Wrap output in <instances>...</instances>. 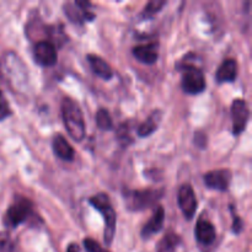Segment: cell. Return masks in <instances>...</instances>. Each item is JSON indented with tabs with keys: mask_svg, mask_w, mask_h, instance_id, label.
I'll return each mask as SVG.
<instances>
[{
	"mask_svg": "<svg viewBox=\"0 0 252 252\" xmlns=\"http://www.w3.org/2000/svg\"><path fill=\"white\" fill-rule=\"evenodd\" d=\"M62 117L69 135L75 142H81L85 137L86 130L80 106L70 97H64L62 101Z\"/></svg>",
	"mask_w": 252,
	"mask_h": 252,
	"instance_id": "1",
	"label": "cell"
},
{
	"mask_svg": "<svg viewBox=\"0 0 252 252\" xmlns=\"http://www.w3.org/2000/svg\"><path fill=\"white\" fill-rule=\"evenodd\" d=\"M89 203L103 217V220H105L103 240L106 245L110 246L116 233V212L112 208L110 198L106 193H97L89 199Z\"/></svg>",
	"mask_w": 252,
	"mask_h": 252,
	"instance_id": "2",
	"label": "cell"
},
{
	"mask_svg": "<svg viewBox=\"0 0 252 252\" xmlns=\"http://www.w3.org/2000/svg\"><path fill=\"white\" fill-rule=\"evenodd\" d=\"M27 68H25L21 59L12 52H9L2 59V70L14 90H21L27 85Z\"/></svg>",
	"mask_w": 252,
	"mask_h": 252,
	"instance_id": "3",
	"label": "cell"
},
{
	"mask_svg": "<svg viewBox=\"0 0 252 252\" xmlns=\"http://www.w3.org/2000/svg\"><path fill=\"white\" fill-rule=\"evenodd\" d=\"M164 194V189H134L126 191L125 201L128 209L133 212L144 211V209L154 207Z\"/></svg>",
	"mask_w": 252,
	"mask_h": 252,
	"instance_id": "4",
	"label": "cell"
},
{
	"mask_svg": "<svg viewBox=\"0 0 252 252\" xmlns=\"http://www.w3.org/2000/svg\"><path fill=\"white\" fill-rule=\"evenodd\" d=\"M180 70H182L181 86L185 93L189 94V95H197V94L204 91L206 78H204L203 71L198 66L193 65V64L182 63Z\"/></svg>",
	"mask_w": 252,
	"mask_h": 252,
	"instance_id": "5",
	"label": "cell"
},
{
	"mask_svg": "<svg viewBox=\"0 0 252 252\" xmlns=\"http://www.w3.org/2000/svg\"><path fill=\"white\" fill-rule=\"evenodd\" d=\"M32 202L25 197H17L14 203L9 207L4 217V224L9 228H16L25 223L32 214Z\"/></svg>",
	"mask_w": 252,
	"mask_h": 252,
	"instance_id": "6",
	"label": "cell"
},
{
	"mask_svg": "<svg viewBox=\"0 0 252 252\" xmlns=\"http://www.w3.org/2000/svg\"><path fill=\"white\" fill-rule=\"evenodd\" d=\"M231 121H233V133L234 135H240L245 130L246 125L250 118V110L249 105L244 98H235L231 103L230 108Z\"/></svg>",
	"mask_w": 252,
	"mask_h": 252,
	"instance_id": "7",
	"label": "cell"
},
{
	"mask_svg": "<svg viewBox=\"0 0 252 252\" xmlns=\"http://www.w3.org/2000/svg\"><path fill=\"white\" fill-rule=\"evenodd\" d=\"M179 207L181 209L182 214L185 216V218L187 220H191L193 218V216L196 214L197 207H198V203H197L196 193H194L193 189L191 187V185L186 184L182 185L180 187L179 191Z\"/></svg>",
	"mask_w": 252,
	"mask_h": 252,
	"instance_id": "8",
	"label": "cell"
},
{
	"mask_svg": "<svg viewBox=\"0 0 252 252\" xmlns=\"http://www.w3.org/2000/svg\"><path fill=\"white\" fill-rule=\"evenodd\" d=\"M34 61L42 66H53L57 63L58 54L56 46L49 41H38L33 47Z\"/></svg>",
	"mask_w": 252,
	"mask_h": 252,
	"instance_id": "9",
	"label": "cell"
},
{
	"mask_svg": "<svg viewBox=\"0 0 252 252\" xmlns=\"http://www.w3.org/2000/svg\"><path fill=\"white\" fill-rule=\"evenodd\" d=\"M231 171L228 169L213 170V171L207 172L203 176L204 184L207 187L217 191H226L231 181Z\"/></svg>",
	"mask_w": 252,
	"mask_h": 252,
	"instance_id": "10",
	"label": "cell"
},
{
	"mask_svg": "<svg viewBox=\"0 0 252 252\" xmlns=\"http://www.w3.org/2000/svg\"><path fill=\"white\" fill-rule=\"evenodd\" d=\"M132 53L139 62L147 65H152L158 61V57H159V43L152 42V43L140 44L133 48Z\"/></svg>",
	"mask_w": 252,
	"mask_h": 252,
	"instance_id": "11",
	"label": "cell"
},
{
	"mask_svg": "<svg viewBox=\"0 0 252 252\" xmlns=\"http://www.w3.org/2000/svg\"><path fill=\"white\" fill-rule=\"evenodd\" d=\"M216 228H214L213 224L208 220V219L201 218L198 219L196 224V238L197 241L199 244H203V245H211L216 240Z\"/></svg>",
	"mask_w": 252,
	"mask_h": 252,
	"instance_id": "12",
	"label": "cell"
},
{
	"mask_svg": "<svg viewBox=\"0 0 252 252\" xmlns=\"http://www.w3.org/2000/svg\"><path fill=\"white\" fill-rule=\"evenodd\" d=\"M164 220H165V211L162 207H158L155 209L154 214H153L152 218L148 220V223L143 226L142 229V236L144 239L150 238L154 234L159 233L160 230L164 226Z\"/></svg>",
	"mask_w": 252,
	"mask_h": 252,
	"instance_id": "13",
	"label": "cell"
},
{
	"mask_svg": "<svg viewBox=\"0 0 252 252\" xmlns=\"http://www.w3.org/2000/svg\"><path fill=\"white\" fill-rule=\"evenodd\" d=\"M238 76V63L235 59L228 58L219 65L216 78L218 83H233Z\"/></svg>",
	"mask_w": 252,
	"mask_h": 252,
	"instance_id": "14",
	"label": "cell"
},
{
	"mask_svg": "<svg viewBox=\"0 0 252 252\" xmlns=\"http://www.w3.org/2000/svg\"><path fill=\"white\" fill-rule=\"evenodd\" d=\"M52 148L53 152L59 159L64 160V161H71L74 159V149L68 140L63 137L62 134H56L52 140Z\"/></svg>",
	"mask_w": 252,
	"mask_h": 252,
	"instance_id": "15",
	"label": "cell"
},
{
	"mask_svg": "<svg viewBox=\"0 0 252 252\" xmlns=\"http://www.w3.org/2000/svg\"><path fill=\"white\" fill-rule=\"evenodd\" d=\"M88 61L90 63L91 69H93L94 73L97 76H100L101 79H105V80H110L113 76V70L111 68L110 64L102 59L101 57L96 56V54H89Z\"/></svg>",
	"mask_w": 252,
	"mask_h": 252,
	"instance_id": "16",
	"label": "cell"
},
{
	"mask_svg": "<svg viewBox=\"0 0 252 252\" xmlns=\"http://www.w3.org/2000/svg\"><path fill=\"white\" fill-rule=\"evenodd\" d=\"M161 118L162 112L160 110H155L154 112L150 113L149 117L138 127V135L143 138H147L150 134H153L158 129V127H159L160 122H161Z\"/></svg>",
	"mask_w": 252,
	"mask_h": 252,
	"instance_id": "17",
	"label": "cell"
},
{
	"mask_svg": "<svg viewBox=\"0 0 252 252\" xmlns=\"http://www.w3.org/2000/svg\"><path fill=\"white\" fill-rule=\"evenodd\" d=\"M64 12L66 14V16L70 19L71 22L74 24H83L85 21H93V19L95 17V15L91 14L89 10H83L79 9L75 4H65L64 5Z\"/></svg>",
	"mask_w": 252,
	"mask_h": 252,
	"instance_id": "18",
	"label": "cell"
},
{
	"mask_svg": "<svg viewBox=\"0 0 252 252\" xmlns=\"http://www.w3.org/2000/svg\"><path fill=\"white\" fill-rule=\"evenodd\" d=\"M181 244V239L176 234H167L159 244V249L158 252H175L179 245Z\"/></svg>",
	"mask_w": 252,
	"mask_h": 252,
	"instance_id": "19",
	"label": "cell"
},
{
	"mask_svg": "<svg viewBox=\"0 0 252 252\" xmlns=\"http://www.w3.org/2000/svg\"><path fill=\"white\" fill-rule=\"evenodd\" d=\"M96 123L97 127L102 130H111L113 128L112 117L106 108H100L96 112Z\"/></svg>",
	"mask_w": 252,
	"mask_h": 252,
	"instance_id": "20",
	"label": "cell"
},
{
	"mask_svg": "<svg viewBox=\"0 0 252 252\" xmlns=\"http://www.w3.org/2000/svg\"><path fill=\"white\" fill-rule=\"evenodd\" d=\"M165 4H166V1H164V0H152V1L148 2V4L145 5L144 9H143L142 17H144V19H150V17H153L154 15H157L158 12L165 6Z\"/></svg>",
	"mask_w": 252,
	"mask_h": 252,
	"instance_id": "21",
	"label": "cell"
},
{
	"mask_svg": "<svg viewBox=\"0 0 252 252\" xmlns=\"http://www.w3.org/2000/svg\"><path fill=\"white\" fill-rule=\"evenodd\" d=\"M10 115H11V108H10L9 102L5 98L2 91L0 90V121L6 120Z\"/></svg>",
	"mask_w": 252,
	"mask_h": 252,
	"instance_id": "22",
	"label": "cell"
},
{
	"mask_svg": "<svg viewBox=\"0 0 252 252\" xmlns=\"http://www.w3.org/2000/svg\"><path fill=\"white\" fill-rule=\"evenodd\" d=\"M83 244L84 248H85V250L88 252H108L107 250H103L100 246V244L97 241L93 240V239H84Z\"/></svg>",
	"mask_w": 252,
	"mask_h": 252,
	"instance_id": "23",
	"label": "cell"
},
{
	"mask_svg": "<svg viewBox=\"0 0 252 252\" xmlns=\"http://www.w3.org/2000/svg\"><path fill=\"white\" fill-rule=\"evenodd\" d=\"M231 212H234L233 208H231ZM231 230L235 234H240L241 230H243V220H241V218L235 213V212H234V220L233 225H231Z\"/></svg>",
	"mask_w": 252,
	"mask_h": 252,
	"instance_id": "24",
	"label": "cell"
},
{
	"mask_svg": "<svg viewBox=\"0 0 252 252\" xmlns=\"http://www.w3.org/2000/svg\"><path fill=\"white\" fill-rule=\"evenodd\" d=\"M66 252H80V248H79L78 244L71 243L70 245L68 246V249H66Z\"/></svg>",
	"mask_w": 252,
	"mask_h": 252,
	"instance_id": "25",
	"label": "cell"
}]
</instances>
